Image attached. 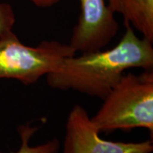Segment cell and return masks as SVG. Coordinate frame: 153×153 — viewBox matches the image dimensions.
Instances as JSON below:
<instances>
[{"label": "cell", "mask_w": 153, "mask_h": 153, "mask_svg": "<svg viewBox=\"0 0 153 153\" xmlns=\"http://www.w3.org/2000/svg\"><path fill=\"white\" fill-rule=\"evenodd\" d=\"M114 13L153 43V0H106Z\"/></svg>", "instance_id": "cell-6"}, {"label": "cell", "mask_w": 153, "mask_h": 153, "mask_svg": "<svg viewBox=\"0 0 153 153\" xmlns=\"http://www.w3.org/2000/svg\"><path fill=\"white\" fill-rule=\"evenodd\" d=\"M125 33L118 44L107 50L81 53L67 57L46 76L53 88L84 94L104 100L126 70H153L152 42L138 37L125 23Z\"/></svg>", "instance_id": "cell-1"}, {"label": "cell", "mask_w": 153, "mask_h": 153, "mask_svg": "<svg viewBox=\"0 0 153 153\" xmlns=\"http://www.w3.org/2000/svg\"><path fill=\"white\" fill-rule=\"evenodd\" d=\"M103 100L97 113L90 117L100 134L144 128L152 139L153 70L123 74Z\"/></svg>", "instance_id": "cell-2"}, {"label": "cell", "mask_w": 153, "mask_h": 153, "mask_svg": "<svg viewBox=\"0 0 153 153\" xmlns=\"http://www.w3.org/2000/svg\"><path fill=\"white\" fill-rule=\"evenodd\" d=\"M38 129V128L32 127L29 123L19 126L18 133L21 138V146L17 152L11 153H58L60 142L57 139L51 140L48 142L36 146H30L31 138Z\"/></svg>", "instance_id": "cell-7"}, {"label": "cell", "mask_w": 153, "mask_h": 153, "mask_svg": "<svg viewBox=\"0 0 153 153\" xmlns=\"http://www.w3.org/2000/svg\"><path fill=\"white\" fill-rule=\"evenodd\" d=\"M76 53L69 44L57 40L42 41L35 47L25 45L10 31L0 38V78L34 84Z\"/></svg>", "instance_id": "cell-3"}, {"label": "cell", "mask_w": 153, "mask_h": 153, "mask_svg": "<svg viewBox=\"0 0 153 153\" xmlns=\"http://www.w3.org/2000/svg\"><path fill=\"white\" fill-rule=\"evenodd\" d=\"M16 23V15L10 4L0 2V38L12 31Z\"/></svg>", "instance_id": "cell-8"}, {"label": "cell", "mask_w": 153, "mask_h": 153, "mask_svg": "<svg viewBox=\"0 0 153 153\" xmlns=\"http://www.w3.org/2000/svg\"><path fill=\"white\" fill-rule=\"evenodd\" d=\"M152 140L143 142L103 140L80 105H75L68 115L63 153H152Z\"/></svg>", "instance_id": "cell-4"}, {"label": "cell", "mask_w": 153, "mask_h": 153, "mask_svg": "<svg viewBox=\"0 0 153 153\" xmlns=\"http://www.w3.org/2000/svg\"><path fill=\"white\" fill-rule=\"evenodd\" d=\"M80 15L69 45L76 52L103 49L117 36L119 25L106 0H79Z\"/></svg>", "instance_id": "cell-5"}, {"label": "cell", "mask_w": 153, "mask_h": 153, "mask_svg": "<svg viewBox=\"0 0 153 153\" xmlns=\"http://www.w3.org/2000/svg\"><path fill=\"white\" fill-rule=\"evenodd\" d=\"M33 4L40 8H49L51 6L58 4L60 0H28Z\"/></svg>", "instance_id": "cell-9"}]
</instances>
